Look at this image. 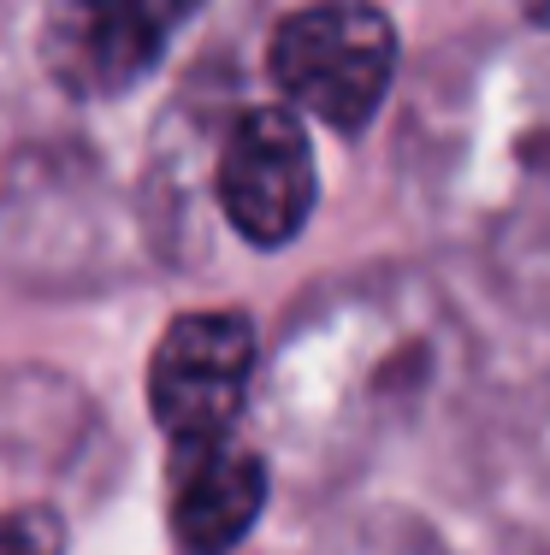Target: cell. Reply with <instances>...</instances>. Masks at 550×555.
I'll return each mask as SVG.
<instances>
[{
	"label": "cell",
	"mask_w": 550,
	"mask_h": 555,
	"mask_svg": "<svg viewBox=\"0 0 550 555\" xmlns=\"http://www.w3.org/2000/svg\"><path fill=\"white\" fill-rule=\"evenodd\" d=\"M444 308L414 284H356L291 320L272 361V431L308 467L344 473L421 414L444 373Z\"/></svg>",
	"instance_id": "cell-1"
},
{
	"label": "cell",
	"mask_w": 550,
	"mask_h": 555,
	"mask_svg": "<svg viewBox=\"0 0 550 555\" xmlns=\"http://www.w3.org/2000/svg\"><path fill=\"white\" fill-rule=\"evenodd\" d=\"M272 83L320 125L356 137L379 113L397 72V30L367 0H320L272 30Z\"/></svg>",
	"instance_id": "cell-2"
},
{
	"label": "cell",
	"mask_w": 550,
	"mask_h": 555,
	"mask_svg": "<svg viewBox=\"0 0 550 555\" xmlns=\"http://www.w3.org/2000/svg\"><path fill=\"white\" fill-rule=\"evenodd\" d=\"M255 378V325L248 313L207 308L178 313L149 361V408L172 443L226 438L238 426Z\"/></svg>",
	"instance_id": "cell-3"
},
{
	"label": "cell",
	"mask_w": 550,
	"mask_h": 555,
	"mask_svg": "<svg viewBox=\"0 0 550 555\" xmlns=\"http://www.w3.org/2000/svg\"><path fill=\"white\" fill-rule=\"evenodd\" d=\"M214 202L255 248H284L314 214V149L284 107H248L214 154Z\"/></svg>",
	"instance_id": "cell-4"
},
{
	"label": "cell",
	"mask_w": 550,
	"mask_h": 555,
	"mask_svg": "<svg viewBox=\"0 0 550 555\" xmlns=\"http://www.w3.org/2000/svg\"><path fill=\"white\" fill-rule=\"evenodd\" d=\"M195 7L202 0H60L42 30V60L84 101L125 95L161 65Z\"/></svg>",
	"instance_id": "cell-5"
},
{
	"label": "cell",
	"mask_w": 550,
	"mask_h": 555,
	"mask_svg": "<svg viewBox=\"0 0 550 555\" xmlns=\"http://www.w3.org/2000/svg\"><path fill=\"white\" fill-rule=\"evenodd\" d=\"M272 473L255 449L238 438H190L172 443V473H166V526H172L178 555H231L255 532L267 508Z\"/></svg>",
	"instance_id": "cell-6"
},
{
	"label": "cell",
	"mask_w": 550,
	"mask_h": 555,
	"mask_svg": "<svg viewBox=\"0 0 550 555\" xmlns=\"http://www.w3.org/2000/svg\"><path fill=\"white\" fill-rule=\"evenodd\" d=\"M320 555H450V550H444L414 514L373 508V514H361L356 526H344V532L325 538Z\"/></svg>",
	"instance_id": "cell-7"
},
{
	"label": "cell",
	"mask_w": 550,
	"mask_h": 555,
	"mask_svg": "<svg viewBox=\"0 0 550 555\" xmlns=\"http://www.w3.org/2000/svg\"><path fill=\"white\" fill-rule=\"evenodd\" d=\"M0 555H65V532L48 508L0 514Z\"/></svg>",
	"instance_id": "cell-8"
}]
</instances>
